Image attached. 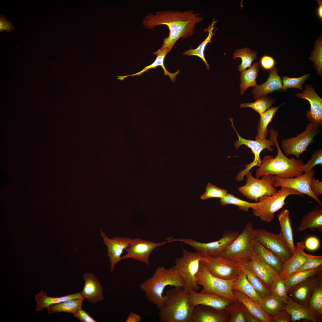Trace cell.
<instances>
[{"mask_svg": "<svg viewBox=\"0 0 322 322\" xmlns=\"http://www.w3.org/2000/svg\"><path fill=\"white\" fill-rule=\"evenodd\" d=\"M322 270V265L308 270L294 273L285 279L287 294L296 284Z\"/></svg>", "mask_w": 322, "mask_h": 322, "instance_id": "obj_40", "label": "cell"}, {"mask_svg": "<svg viewBox=\"0 0 322 322\" xmlns=\"http://www.w3.org/2000/svg\"><path fill=\"white\" fill-rule=\"evenodd\" d=\"M255 229L248 222L242 231L221 255L238 263L248 260L253 254Z\"/></svg>", "mask_w": 322, "mask_h": 322, "instance_id": "obj_7", "label": "cell"}, {"mask_svg": "<svg viewBox=\"0 0 322 322\" xmlns=\"http://www.w3.org/2000/svg\"><path fill=\"white\" fill-rule=\"evenodd\" d=\"M165 301L159 309L161 322H192L194 307L188 300V292L183 287H174L166 292Z\"/></svg>", "mask_w": 322, "mask_h": 322, "instance_id": "obj_4", "label": "cell"}, {"mask_svg": "<svg viewBox=\"0 0 322 322\" xmlns=\"http://www.w3.org/2000/svg\"><path fill=\"white\" fill-rule=\"evenodd\" d=\"M205 188V192L200 197L202 200L211 198L221 199L227 193V190L218 187L210 183H208Z\"/></svg>", "mask_w": 322, "mask_h": 322, "instance_id": "obj_49", "label": "cell"}, {"mask_svg": "<svg viewBox=\"0 0 322 322\" xmlns=\"http://www.w3.org/2000/svg\"><path fill=\"white\" fill-rule=\"evenodd\" d=\"M314 48L309 58V60L314 62L313 66L316 69L318 75H322V37H318L314 43Z\"/></svg>", "mask_w": 322, "mask_h": 322, "instance_id": "obj_44", "label": "cell"}, {"mask_svg": "<svg viewBox=\"0 0 322 322\" xmlns=\"http://www.w3.org/2000/svg\"><path fill=\"white\" fill-rule=\"evenodd\" d=\"M320 165H322V149H318L315 150L311 155V158L305 164L303 169L304 172H307L312 169L315 166Z\"/></svg>", "mask_w": 322, "mask_h": 322, "instance_id": "obj_50", "label": "cell"}, {"mask_svg": "<svg viewBox=\"0 0 322 322\" xmlns=\"http://www.w3.org/2000/svg\"><path fill=\"white\" fill-rule=\"evenodd\" d=\"M100 235L104 243L107 247V255L110 261V270L113 272L115 265L120 262L124 250L129 245V242L131 238L127 237H114L110 239L100 229Z\"/></svg>", "mask_w": 322, "mask_h": 322, "instance_id": "obj_19", "label": "cell"}, {"mask_svg": "<svg viewBox=\"0 0 322 322\" xmlns=\"http://www.w3.org/2000/svg\"><path fill=\"white\" fill-rule=\"evenodd\" d=\"M320 128L317 125L309 122L302 132L295 137L282 140L281 146L285 155H293L299 158L303 152L307 151V148L313 143L314 137L320 133Z\"/></svg>", "mask_w": 322, "mask_h": 322, "instance_id": "obj_11", "label": "cell"}, {"mask_svg": "<svg viewBox=\"0 0 322 322\" xmlns=\"http://www.w3.org/2000/svg\"><path fill=\"white\" fill-rule=\"evenodd\" d=\"M318 6L317 10V16L320 20L322 19V1L321 0H316Z\"/></svg>", "mask_w": 322, "mask_h": 322, "instance_id": "obj_59", "label": "cell"}, {"mask_svg": "<svg viewBox=\"0 0 322 322\" xmlns=\"http://www.w3.org/2000/svg\"><path fill=\"white\" fill-rule=\"evenodd\" d=\"M284 309L290 314L291 322L304 320L312 322H321L322 315L313 311L307 305L298 303L289 298Z\"/></svg>", "mask_w": 322, "mask_h": 322, "instance_id": "obj_25", "label": "cell"}, {"mask_svg": "<svg viewBox=\"0 0 322 322\" xmlns=\"http://www.w3.org/2000/svg\"><path fill=\"white\" fill-rule=\"evenodd\" d=\"M310 73H307L297 78H290L284 76L282 78V90L286 91L289 88H298L303 89V85L309 77Z\"/></svg>", "mask_w": 322, "mask_h": 322, "instance_id": "obj_48", "label": "cell"}, {"mask_svg": "<svg viewBox=\"0 0 322 322\" xmlns=\"http://www.w3.org/2000/svg\"><path fill=\"white\" fill-rule=\"evenodd\" d=\"M275 101L274 98L265 96L261 97L252 103H243L240 105L241 108L249 107L252 108L261 115L271 107Z\"/></svg>", "mask_w": 322, "mask_h": 322, "instance_id": "obj_43", "label": "cell"}, {"mask_svg": "<svg viewBox=\"0 0 322 322\" xmlns=\"http://www.w3.org/2000/svg\"><path fill=\"white\" fill-rule=\"evenodd\" d=\"M285 304L271 294L262 298L260 305L264 311L271 316L284 309Z\"/></svg>", "mask_w": 322, "mask_h": 322, "instance_id": "obj_42", "label": "cell"}, {"mask_svg": "<svg viewBox=\"0 0 322 322\" xmlns=\"http://www.w3.org/2000/svg\"><path fill=\"white\" fill-rule=\"evenodd\" d=\"M77 298L84 299L80 292L69 294L59 297H51L47 295L46 291L42 290L35 296V301L37 303L35 310L36 312H40L49 306L67 300Z\"/></svg>", "mask_w": 322, "mask_h": 322, "instance_id": "obj_30", "label": "cell"}, {"mask_svg": "<svg viewBox=\"0 0 322 322\" xmlns=\"http://www.w3.org/2000/svg\"><path fill=\"white\" fill-rule=\"evenodd\" d=\"M221 205L224 206L231 204L237 206L239 209L245 212L247 211L250 208H253L257 204L258 202L251 203L241 199L231 194L227 193L223 198L220 199Z\"/></svg>", "mask_w": 322, "mask_h": 322, "instance_id": "obj_45", "label": "cell"}, {"mask_svg": "<svg viewBox=\"0 0 322 322\" xmlns=\"http://www.w3.org/2000/svg\"><path fill=\"white\" fill-rule=\"evenodd\" d=\"M238 231L227 230L223 234L219 240L210 242L203 243L192 239L171 238L170 242H183L193 247L202 256H220L228 247L239 235Z\"/></svg>", "mask_w": 322, "mask_h": 322, "instance_id": "obj_10", "label": "cell"}, {"mask_svg": "<svg viewBox=\"0 0 322 322\" xmlns=\"http://www.w3.org/2000/svg\"><path fill=\"white\" fill-rule=\"evenodd\" d=\"M306 229L322 232V206L317 205L302 217L297 230L302 232Z\"/></svg>", "mask_w": 322, "mask_h": 322, "instance_id": "obj_28", "label": "cell"}, {"mask_svg": "<svg viewBox=\"0 0 322 322\" xmlns=\"http://www.w3.org/2000/svg\"><path fill=\"white\" fill-rule=\"evenodd\" d=\"M196 277L198 284L203 287L200 292L214 293L232 302L237 301L232 292V287L238 277L229 280L218 278L212 275L206 266L201 262Z\"/></svg>", "mask_w": 322, "mask_h": 322, "instance_id": "obj_8", "label": "cell"}, {"mask_svg": "<svg viewBox=\"0 0 322 322\" xmlns=\"http://www.w3.org/2000/svg\"><path fill=\"white\" fill-rule=\"evenodd\" d=\"M271 322H291V317L284 309L276 314L270 316Z\"/></svg>", "mask_w": 322, "mask_h": 322, "instance_id": "obj_52", "label": "cell"}, {"mask_svg": "<svg viewBox=\"0 0 322 322\" xmlns=\"http://www.w3.org/2000/svg\"><path fill=\"white\" fill-rule=\"evenodd\" d=\"M320 242L316 237L314 236L308 237L304 243L305 247L310 251H314L318 249L320 246Z\"/></svg>", "mask_w": 322, "mask_h": 322, "instance_id": "obj_56", "label": "cell"}, {"mask_svg": "<svg viewBox=\"0 0 322 322\" xmlns=\"http://www.w3.org/2000/svg\"><path fill=\"white\" fill-rule=\"evenodd\" d=\"M73 315L75 318L81 322H97L82 307L77 310Z\"/></svg>", "mask_w": 322, "mask_h": 322, "instance_id": "obj_53", "label": "cell"}, {"mask_svg": "<svg viewBox=\"0 0 322 322\" xmlns=\"http://www.w3.org/2000/svg\"><path fill=\"white\" fill-rule=\"evenodd\" d=\"M284 104L283 103L280 105L275 107H271L260 116L257 127V132L255 137L256 140H262L266 138L269 131L268 127L272 121L273 117L278 110Z\"/></svg>", "mask_w": 322, "mask_h": 322, "instance_id": "obj_37", "label": "cell"}, {"mask_svg": "<svg viewBox=\"0 0 322 322\" xmlns=\"http://www.w3.org/2000/svg\"><path fill=\"white\" fill-rule=\"evenodd\" d=\"M315 173L316 170L313 168L301 176L290 179H281L274 175L275 182L273 187L275 188L281 187L293 189L303 195L306 194L312 197L319 205L322 206V201L313 193L310 188L311 180Z\"/></svg>", "mask_w": 322, "mask_h": 322, "instance_id": "obj_16", "label": "cell"}, {"mask_svg": "<svg viewBox=\"0 0 322 322\" xmlns=\"http://www.w3.org/2000/svg\"><path fill=\"white\" fill-rule=\"evenodd\" d=\"M270 139L273 141L277 149L276 155H265L262 162L256 171V178L259 179L262 176L272 174L283 179H289L304 174V165L302 161L294 158H288L283 153L278 142V132L273 129L270 131Z\"/></svg>", "mask_w": 322, "mask_h": 322, "instance_id": "obj_2", "label": "cell"}, {"mask_svg": "<svg viewBox=\"0 0 322 322\" xmlns=\"http://www.w3.org/2000/svg\"><path fill=\"white\" fill-rule=\"evenodd\" d=\"M297 96L309 101L310 108L306 112V119L309 122L315 124L321 128L322 126V99L315 92L312 86L306 85L302 92L297 94Z\"/></svg>", "mask_w": 322, "mask_h": 322, "instance_id": "obj_18", "label": "cell"}, {"mask_svg": "<svg viewBox=\"0 0 322 322\" xmlns=\"http://www.w3.org/2000/svg\"><path fill=\"white\" fill-rule=\"evenodd\" d=\"M167 286L184 288L185 287L183 279L172 267L167 269L159 266L151 277L140 284V288L148 301L159 309L165 301V297L163 293Z\"/></svg>", "mask_w": 322, "mask_h": 322, "instance_id": "obj_3", "label": "cell"}, {"mask_svg": "<svg viewBox=\"0 0 322 322\" xmlns=\"http://www.w3.org/2000/svg\"><path fill=\"white\" fill-rule=\"evenodd\" d=\"M191 320L192 322H228L230 318L225 309L199 305L193 308Z\"/></svg>", "mask_w": 322, "mask_h": 322, "instance_id": "obj_21", "label": "cell"}, {"mask_svg": "<svg viewBox=\"0 0 322 322\" xmlns=\"http://www.w3.org/2000/svg\"><path fill=\"white\" fill-rule=\"evenodd\" d=\"M15 29V27L11 22L5 16L0 14V32L11 31Z\"/></svg>", "mask_w": 322, "mask_h": 322, "instance_id": "obj_57", "label": "cell"}, {"mask_svg": "<svg viewBox=\"0 0 322 322\" xmlns=\"http://www.w3.org/2000/svg\"><path fill=\"white\" fill-rule=\"evenodd\" d=\"M247 261L255 273L270 290L278 273L254 253Z\"/></svg>", "mask_w": 322, "mask_h": 322, "instance_id": "obj_24", "label": "cell"}, {"mask_svg": "<svg viewBox=\"0 0 322 322\" xmlns=\"http://www.w3.org/2000/svg\"><path fill=\"white\" fill-rule=\"evenodd\" d=\"M202 20V18L199 16L198 14L191 10L183 12L167 10L149 14L142 20V24L149 30L159 25L167 26L169 31L168 36L163 38L161 47L167 48L170 52L179 38L191 37L196 25Z\"/></svg>", "mask_w": 322, "mask_h": 322, "instance_id": "obj_1", "label": "cell"}, {"mask_svg": "<svg viewBox=\"0 0 322 322\" xmlns=\"http://www.w3.org/2000/svg\"><path fill=\"white\" fill-rule=\"evenodd\" d=\"M322 283V270L294 286L287 295L294 301L308 305L309 299L315 289Z\"/></svg>", "mask_w": 322, "mask_h": 322, "instance_id": "obj_17", "label": "cell"}, {"mask_svg": "<svg viewBox=\"0 0 322 322\" xmlns=\"http://www.w3.org/2000/svg\"><path fill=\"white\" fill-rule=\"evenodd\" d=\"M239 263L242 270L245 274L248 281L262 298L271 294L270 290L251 268L247 260Z\"/></svg>", "mask_w": 322, "mask_h": 322, "instance_id": "obj_34", "label": "cell"}, {"mask_svg": "<svg viewBox=\"0 0 322 322\" xmlns=\"http://www.w3.org/2000/svg\"><path fill=\"white\" fill-rule=\"evenodd\" d=\"M83 278L84 284L80 293L83 298L92 304L103 301V288L95 275L86 272L83 274Z\"/></svg>", "mask_w": 322, "mask_h": 322, "instance_id": "obj_22", "label": "cell"}, {"mask_svg": "<svg viewBox=\"0 0 322 322\" xmlns=\"http://www.w3.org/2000/svg\"><path fill=\"white\" fill-rule=\"evenodd\" d=\"M322 265V256L312 255L295 273L308 270Z\"/></svg>", "mask_w": 322, "mask_h": 322, "instance_id": "obj_51", "label": "cell"}, {"mask_svg": "<svg viewBox=\"0 0 322 322\" xmlns=\"http://www.w3.org/2000/svg\"><path fill=\"white\" fill-rule=\"evenodd\" d=\"M253 250L254 254L260 258L278 274L281 272L284 263L256 240L254 244Z\"/></svg>", "mask_w": 322, "mask_h": 322, "instance_id": "obj_33", "label": "cell"}, {"mask_svg": "<svg viewBox=\"0 0 322 322\" xmlns=\"http://www.w3.org/2000/svg\"><path fill=\"white\" fill-rule=\"evenodd\" d=\"M257 55L256 50L248 47L236 49L233 57L234 59L238 57L242 59L241 64L238 66V71L241 72L250 67L253 61L257 58Z\"/></svg>", "mask_w": 322, "mask_h": 322, "instance_id": "obj_41", "label": "cell"}, {"mask_svg": "<svg viewBox=\"0 0 322 322\" xmlns=\"http://www.w3.org/2000/svg\"><path fill=\"white\" fill-rule=\"evenodd\" d=\"M216 22V21L213 18L211 24L205 30V32H208V34L207 37L197 48L195 49H189L184 52L183 53V55H185L189 56L193 55L199 57L204 62L208 70L209 69L210 66L205 58L204 51L208 44L211 42V38L214 35L215 33L213 30L214 29V25Z\"/></svg>", "mask_w": 322, "mask_h": 322, "instance_id": "obj_38", "label": "cell"}, {"mask_svg": "<svg viewBox=\"0 0 322 322\" xmlns=\"http://www.w3.org/2000/svg\"><path fill=\"white\" fill-rule=\"evenodd\" d=\"M203 256L200 262L212 275L218 278L231 280L238 277L242 273L239 263L232 260L221 255Z\"/></svg>", "mask_w": 322, "mask_h": 322, "instance_id": "obj_12", "label": "cell"}, {"mask_svg": "<svg viewBox=\"0 0 322 322\" xmlns=\"http://www.w3.org/2000/svg\"><path fill=\"white\" fill-rule=\"evenodd\" d=\"M270 291L272 295L285 304L290 298L286 292L284 278H276L272 284Z\"/></svg>", "mask_w": 322, "mask_h": 322, "instance_id": "obj_46", "label": "cell"}, {"mask_svg": "<svg viewBox=\"0 0 322 322\" xmlns=\"http://www.w3.org/2000/svg\"><path fill=\"white\" fill-rule=\"evenodd\" d=\"M232 289L237 290L242 292L255 301L261 305L262 298L248 281L245 274L242 271L241 275L234 282Z\"/></svg>", "mask_w": 322, "mask_h": 322, "instance_id": "obj_35", "label": "cell"}, {"mask_svg": "<svg viewBox=\"0 0 322 322\" xmlns=\"http://www.w3.org/2000/svg\"><path fill=\"white\" fill-rule=\"evenodd\" d=\"M188 300L190 305L192 307L202 305L220 310L225 309L233 302L220 295L210 292H189Z\"/></svg>", "mask_w": 322, "mask_h": 322, "instance_id": "obj_20", "label": "cell"}, {"mask_svg": "<svg viewBox=\"0 0 322 322\" xmlns=\"http://www.w3.org/2000/svg\"><path fill=\"white\" fill-rule=\"evenodd\" d=\"M291 195L304 197L303 195L294 189L281 187L280 189L273 196L265 195L260 197L257 205L252 209L253 213L262 222L270 223L273 220L274 213L285 205V199Z\"/></svg>", "mask_w": 322, "mask_h": 322, "instance_id": "obj_6", "label": "cell"}, {"mask_svg": "<svg viewBox=\"0 0 322 322\" xmlns=\"http://www.w3.org/2000/svg\"><path fill=\"white\" fill-rule=\"evenodd\" d=\"M245 176L246 184L237 189L242 195L249 199L257 202L261 197L273 196L278 191L273 187L275 182L274 175H263L261 179H257L253 176L250 171Z\"/></svg>", "mask_w": 322, "mask_h": 322, "instance_id": "obj_9", "label": "cell"}, {"mask_svg": "<svg viewBox=\"0 0 322 322\" xmlns=\"http://www.w3.org/2000/svg\"><path fill=\"white\" fill-rule=\"evenodd\" d=\"M289 215V210L284 209L278 215V218L280 227V234L293 254L296 250V246L294 242L293 230Z\"/></svg>", "mask_w": 322, "mask_h": 322, "instance_id": "obj_31", "label": "cell"}, {"mask_svg": "<svg viewBox=\"0 0 322 322\" xmlns=\"http://www.w3.org/2000/svg\"><path fill=\"white\" fill-rule=\"evenodd\" d=\"M182 250V256L175 259V265L171 267L183 279L186 291H197L200 288L197 284L196 275L203 256L197 252H190L183 248Z\"/></svg>", "mask_w": 322, "mask_h": 322, "instance_id": "obj_5", "label": "cell"}, {"mask_svg": "<svg viewBox=\"0 0 322 322\" xmlns=\"http://www.w3.org/2000/svg\"><path fill=\"white\" fill-rule=\"evenodd\" d=\"M308 306L313 311L322 315V283L314 290L309 299Z\"/></svg>", "mask_w": 322, "mask_h": 322, "instance_id": "obj_47", "label": "cell"}, {"mask_svg": "<svg viewBox=\"0 0 322 322\" xmlns=\"http://www.w3.org/2000/svg\"><path fill=\"white\" fill-rule=\"evenodd\" d=\"M260 63L261 67L266 70H270L274 68L275 61L272 57L267 55L263 56L261 58Z\"/></svg>", "mask_w": 322, "mask_h": 322, "instance_id": "obj_55", "label": "cell"}, {"mask_svg": "<svg viewBox=\"0 0 322 322\" xmlns=\"http://www.w3.org/2000/svg\"><path fill=\"white\" fill-rule=\"evenodd\" d=\"M142 317L136 313L131 312L128 316L125 322H141Z\"/></svg>", "mask_w": 322, "mask_h": 322, "instance_id": "obj_58", "label": "cell"}, {"mask_svg": "<svg viewBox=\"0 0 322 322\" xmlns=\"http://www.w3.org/2000/svg\"><path fill=\"white\" fill-rule=\"evenodd\" d=\"M225 309L229 317V322H260L250 314L242 303L238 301L232 302Z\"/></svg>", "mask_w": 322, "mask_h": 322, "instance_id": "obj_32", "label": "cell"}, {"mask_svg": "<svg viewBox=\"0 0 322 322\" xmlns=\"http://www.w3.org/2000/svg\"><path fill=\"white\" fill-rule=\"evenodd\" d=\"M84 300L82 298H77L67 300L49 306L47 307V309L49 314L64 312L73 314L82 307Z\"/></svg>", "mask_w": 322, "mask_h": 322, "instance_id": "obj_39", "label": "cell"}, {"mask_svg": "<svg viewBox=\"0 0 322 322\" xmlns=\"http://www.w3.org/2000/svg\"><path fill=\"white\" fill-rule=\"evenodd\" d=\"M256 240L272 252L284 263L293 255L280 233L278 234L263 229H255Z\"/></svg>", "mask_w": 322, "mask_h": 322, "instance_id": "obj_14", "label": "cell"}, {"mask_svg": "<svg viewBox=\"0 0 322 322\" xmlns=\"http://www.w3.org/2000/svg\"><path fill=\"white\" fill-rule=\"evenodd\" d=\"M168 242H155L139 238L131 239L129 242V246L125 250L126 253L122 256L121 259L131 258L148 266L150 264L149 257L153 250Z\"/></svg>", "mask_w": 322, "mask_h": 322, "instance_id": "obj_15", "label": "cell"}, {"mask_svg": "<svg viewBox=\"0 0 322 322\" xmlns=\"http://www.w3.org/2000/svg\"><path fill=\"white\" fill-rule=\"evenodd\" d=\"M269 73L268 79L264 83L257 85L251 91L256 100L275 91L282 90V81L278 74L277 69L274 68L269 70Z\"/></svg>", "mask_w": 322, "mask_h": 322, "instance_id": "obj_26", "label": "cell"}, {"mask_svg": "<svg viewBox=\"0 0 322 322\" xmlns=\"http://www.w3.org/2000/svg\"><path fill=\"white\" fill-rule=\"evenodd\" d=\"M229 120L231 123V126L235 130L238 137V140L236 141L234 143L235 148L238 149L241 145H245L251 149L252 152L254 155L253 161L246 165L245 168L239 171L236 176V179L238 181H240L243 180L246 173L253 167L255 166H260L262 160L260 158V155L261 151L265 149H267L270 151H272L273 149L270 146H275V143L270 139L265 138L262 140H252L243 138L239 135L236 130L233 124V119L230 118Z\"/></svg>", "mask_w": 322, "mask_h": 322, "instance_id": "obj_13", "label": "cell"}, {"mask_svg": "<svg viewBox=\"0 0 322 322\" xmlns=\"http://www.w3.org/2000/svg\"><path fill=\"white\" fill-rule=\"evenodd\" d=\"M232 292L237 301L242 303L250 314L260 322H271L270 316L260 305L239 290H232Z\"/></svg>", "mask_w": 322, "mask_h": 322, "instance_id": "obj_27", "label": "cell"}, {"mask_svg": "<svg viewBox=\"0 0 322 322\" xmlns=\"http://www.w3.org/2000/svg\"><path fill=\"white\" fill-rule=\"evenodd\" d=\"M259 64L258 62L253 64L248 69L241 72L239 86L240 94L243 95L247 89L252 87L253 88L257 85L256 79L259 71Z\"/></svg>", "mask_w": 322, "mask_h": 322, "instance_id": "obj_36", "label": "cell"}, {"mask_svg": "<svg viewBox=\"0 0 322 322\" xmlns=\"http://www.w3.org/2000/svg\"><path fill=\"white\" fill-rule=\"evenodd\" d=\"M310 188L313 193L317 197L322 194V182L313 177L310 182Z\"/></svg>", "mask_w": 322, "mask_h": 322, "instance_id": "obj_54", "label": "cell"}, {"mask_svg": "<svg viewBox=\"0 0 322 322\" xmlns=\"http://www.w3.org/2000/svg\"><path fill=\"white\" fill-rule=\"evenodd\" d=\"M304 243L300 241L297 243L296 250L291 257L284 263L283 270L276 278H286L295 273L312 256L304 252Z\"/></svg>", "mask_w": 322, "mask_h": 322, "instance_id": "obj_23", "label": "cell"}, {"mask_svg": "<svg viewBox=\"0 0 322 322\" xmlns=\"http://www.w3.org/2000/svg\"><path fill=\"white\" fill-rule=\"evenodd\" d=\"M170 52L168 48L161 47L157 51L153 53V54L156 55L157 56L155 60L151 64L146 66L142 70L137 73L127 75L117 76V80H122L128 77L140 76L149 69L152 68L155 69L159 66H161L164 71V75H168L170 80L173 83H174L177 75L179 72L180 69L178 70L174 73H171L166 69L164 65L165 58L166 55Z\"/></svg>", "mask_w": 322, "mask_h": 322, "instance_id": "obj_29", "label": "cell"}]
</instances>
